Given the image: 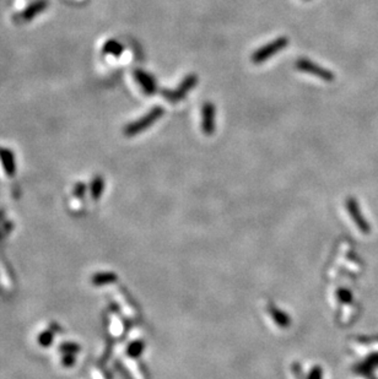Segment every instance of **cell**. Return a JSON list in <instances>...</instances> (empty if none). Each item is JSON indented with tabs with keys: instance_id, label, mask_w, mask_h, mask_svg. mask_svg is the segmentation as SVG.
<instances>
[{
	"instance_id": "6da1fadb",
	"label": "cell",
	"mask_w": 378,
	"mask_h": 379,
	"mask_svg": "<svg viewBox=\"0 0 378 379\" xmlns=\"http://www.w3.org/2000/svg\"><path fill=\"white\" fill-rule=\"evenodd\" d=\"M165 110L160 106H156V107L151 108L146 114H144L143 117H140L139 119L134 120V122L129 123V124L125 125L124 128V135L128 137L135 136V135L140 134V133L145 132L146 129L151 127L152 124H155L160 118L164 117Z\"/></svg>"
},
{
	"instance_id": "7a4b0ae2",
	"label": "cell",
	"mask_w": 378,
	"mask_h": 379,
	"mask_svg": "<svg viewBox=\"0 0 378 379\" xmlns=\"http://www.w3.org/2000/svg\"><path fill=\"white\" fill-rule=\"evenodd\" d=\"M198 82H199V79H198L197 74H188L182 80L177 89H162L160 94H161L162 98H165L170 103H178V102L186 99L187 95L195 89Z\"/></svg>"
},
{
	"instance_id": "3957f363",
	"label": "cell",
	"mask_w": 378,
	"mask_h": 379,
	"mask_svg": "<svg viewBox=\"0 0 378 379\" xmlns=\"http://www.w3.org/2000/svg\"><path fill=\"white\" fill-rule=\"evenodd\" d=\"M289 43L290 41L287 37L285 36L278 37V38H275L274 41L269 42V43L264 44L263 47L257 49V51L252 54L250 59H252V61H253L254 64L264 63V61L273 58L275 54L280 53L281 51H284V49L289 46Z\"/></svg>"
},
{
	"instance_id": "277c9868",
	"label": "cell",
	"mask_w": 378,
	"mask_h": 379,
	"mask_svg": "<svg viewBox=\"0 0 378 379\" xmlns=\"http://www.w3.org/2000/svg\"><path fill=\"white\" fill-rule=\"evenodd\" d=\"M295 69L299 72L304 73V74L314 75L318 79L323 80L325 82H332L335 80V75L329 69L323 68L320 64L314 63L307 58H299L294 64Z\"/></svg>"
},
{
	"instance_id": "5b68a950",
	"label": "cell",
	"mask_w": 378,
	"mask_h": 379,
	"mask_svg": "<svg viewBox=\"0 0 378 379\" xmlns=\"http://www.w3.org/2000/svg\"><path fill=\"white\" fill-rule=\"evenodd\" d=\"M216 128V108L212 102H204L202 106V130L205 135L214 134Z\"/></svg>"
},
{
	"instance_id": "8992f818",
	"label": "cell",
	"mask_w": 378,
	"mask_h": 379,
	"mask_svg": "<svg viewBox=\"0 0 378 379\" xmlns=\"http://www.w3.org/2000/svg\"><path fill=\"white\" fill-rule=\"evenodd\" d=\"M133 76L135 79L136 84L139 85V87L141 89V91L146 95V96H153V95L157 92L159 86H157V82L156 79L149 73L144 72L141 69H135L133 73Z\"/></svg>"
},
{
	"instance_id": "52a82bcc",
	"label": "cell",
	"mask_w": 378,
	"mask_h": 379,
	"mask_svg": "<svg viewBox=\"0 0 378 379\" xmlns=\"http://www.w3.org/2000/svg\"><path fill=\"white\" fill-rule=\"evenodd\" d=\"M0 165L9 178H14L16 173L15 156L9 149L0 148Z\"/></svg>"
},
{
	"instance_id": "ba28073f",
	"label": "cell",
	"mask_w": 378,
	"mask_h": 379,
	"mask_svg": "<svg viewBox=\"0 0 378 379\" xmlns=\"http://www.w3.org/2000/svg\"><path fill=\"white\" fill-rule=\"evenodd\" d=\"M346 208H348L354 222H355L356 226L360 228V231L362 232V233H368V232H370V227H368V224H366L365 219L361 216V211L360 209H359L356 201L354 200V199H349V200L346 201Z\"/></svg>"
},
{
	"instance_id": "9c48e42d",
	"label": "cell",
	"mask_w": 378,
	"mask_h": 379,
	"mask_svg": "<svg viewBox=\"0 0 378 379\" xmlns=\"http://www.w3.org/2000/svg\"><path fill=\"white\" fill-rule=\"evenodd\" d=\"M47 8V1L46 0H37L35 3H32L31 5H28L25 10L21 11L20 19L23 22H28L32 19H35V16H37L38 14H41L42 11L46 10Z\"/></svg>"
},
{
	"instance_id": "30bf717a",
	"label": "cell",
	"mask_w": 378,
	"mask_h": 379,
	"mask_svg": "<svg viewBox=\"0 0 378 379\" xmlns=\"http://www.w3.org/2000/svg\"><path fill=\"white\" fill-rule=\"evenodd\" d=\"M117 279V275L113 274V272H98V274H94L92 276L91 283L94 286H105L115 283Z\"/></svg>"
},
{
	"instance_id": "8fae6325",
	"label": "cell",
	"mask_w": 378,
	"mask_h": 379,
	"mask_svg": "<svg viewBox=\"0 0 378 379\" xmlns=\"http://www.w3.org/2000/svg\"><path fill=\"white\" fill-rule=\"evenodd\" d=\"M102 52L106 56H112V57H119L122 56V53L124 52V47L119 43L115 39H108L102 47Z\"/></svg>"
},
{
	"instance_id": "7c38bea8",
	"label": "cell",
	"mask_w": 378,
	"mask_h": 379,
	"mask_svg": "<svg viewBox=\"0 0 378 379\" xmlns=\"http://www.w3.org/2000/svg\"><path fill=\"white\" fill-rule=\"evenodd\" d=\"M54 326L56 325H52L51 328L46 329V330L42 331V333L39 334L38 339H37L39 346L48 347V346H51L52 343H53L54 336H56V333H57L56 329H54Z\"/></svg>"
},
{
	"instance_id": "4fadbf2b",
	"label": "cell",
	"mask_w": 378,
	"mask_h": 379,
	"mask_svg": "<svg viewBox=\"0 0 378 379\" xmlns=\"http://www.w3.org/2000/svg\"><path fill=\"white\" fill-rule=\"evenodd\" d=\"M103 189H105V179L100 176L94 177V179L91 183V189H90V191H91V198L94 199V200H98V199L101 198V195H102Z\"/></svg>"
},
{
	"instance_id": "5bb4252c",
	"label": "cell",
	"mask_w": 378,
	"mask_h": 379,
	"mask_svg": "<svg viewBox=\"0 0 378 379\" xmlns=\"http://www.w3.org/2000/svg\"><path fill=\"white\" fill-rule=\"evenodd\" d=\"M270 316L271 318L274 319V322H275L279 326H281V328H286V326L290 325V319L287 318L283 312L278 311L273 305L270 307Z\"/></svg>"
},
{
	"instance_id": "9a60e30c",
	"label": "cell",
	"mask_w": 378,
	"mask_h": 379,
	"mask_svg": "<svg viewBox=\"0 0 378 379\" xmlns=\"http://www.w3.org/2000/svg\"><path fill=\"white\" fill-rule=\"evenodd\" d=\"M59 351H60L61 354L76 355L77 352L80 351V346L75 342H64L59 346Z\"/></svg>"
},
{
	"instance_id": "2e32d148",
	"label": "cell",
	"mask_w": 378,
	"mask_h": 379,
	"mask_svg": "<svg viewBox=\"0 0 378 379\" xmlns=\"http://www.w3.org/2000/svg\"><path fill=\"white\" fill-rule=\"evenodd\" d=\"M129 356L132 357H136L138 355H140L143 352V343L141 342H133L131 343L128 346V350H127Z\"/></svg>"
},
{
	"instance_id": "e0dca14e",
	"label": "cell",
	"mask_w": 378,
	"mask_h": 379,
	"mask_svg": "<svg viewBox=\"0 0 378 379\" xmlns=\"http://www.w3.org/2000/svg\"><path fill=\"white\" fill-rule=\"evenodd\" d=\"M61 364L65 367H73L75 364V355L73 354H63L61 357Z\"/></svg>"
},
{
	"instance_id": "ac0fdd59",
	"label": "cell",
	"mask_w": 378,
	"mask_h": 379,
	"mask_svg": "<svg viewBox=\"0 0 378 379\" xmlns=\"http://www.w3.org/2000/svg\"><path fill=\"white\" fill-rule=\"evenodd\" d=\"M321 377H322L321 368H314L313 371H312L311 376H309V379H321Z\"/></svg>"
},
{
	"instance_id": "d6986e66",
	"label": "cell",
	"mask_w": 378,
	"mask_h": 379,
	"mask_svg": "<svg viewBox=\"0 0 378 379\" xmlns=\"http://www.w3.org/2000/svg\"><path fill=\"white\" fill-rule=\"evenodd\" d=\"M304 1H311V0H304Z\"/></svg>"
}]
</instances>
